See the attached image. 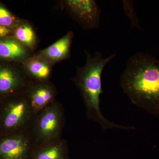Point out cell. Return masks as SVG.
<instances>
[{"label":"cell","instance_id":"6da1fadb","mask_svg":"<svg viewBox=\"0 0 159 159\" xmlns=\"http://www.w3.org/2000/svg\"><path fill=\"white\" fill-rule=\"evenodd\" d=\"M121 88L134 105L159 116V60L139 52L129 59Z\"/></svg>","mask_w":159,"mask_h":159},{"label":"cell","instance_id":"7a4b0ae2","mask_svg":"<svg viewBox=\"0 0 159 159\" xmlns=\"http://www.w3.org/2000/svg\"><path fill=\"white\" fill-rule=\"evenodd\" d=\"M85 53L87 56L85 65L77 67V74L72 80L80 91L86 109L88 119L97 122L103 130L112 128L134 129L132 126L118 125L109 121L100 110V97L103 93L101 80L102 71L107 65L116 57V54L103 57L99 51L93 55L86 50Z\"/></svg>","mask_w":159,"mask_h":159},{"label":"cell","instance_id":"3957f363","mask_svg":"<svg viewBox=\"0 0 159 159\" xmlns=\"http://www.w3.org/2000/svg\"><path fill=\"white\" fill-rule=\"evenodd\" d=\"M25 93L0 99V136L31 130L36 116Z\"/></svg>","mask_w":159,"mask_h":159},{"label":"cell","instance_id":"277c9868","mask_svg":"<svg viewBox=\"0 0 159 159\" xmlns=\"http://www.w3.org/2000/svg\"><path fill=\"white\" fill-rule=\"evenodd\" d=\"M64 113L62 106L56 100L36 115L31 132L36 146L60 139Z\"/></svg>","mask_w":159,"mask_h":159},{"label":"cell","instance_id":"5b68a950","mask_svg":"<svg viewBox=\"0 0 159 159\" xmlns=\"http://www.w3.org/2000/svg\"><path fill=\"white\" fill-rule=\"evenodd\" d=\"M36 147L31 129L0 136V159H31Z\"/></svg>","mask_w":159,"mask_h":159},{"label":"cell","instance_id":"8992f818","mask_svg":"<svg viewBox=\"0 0 159 159\" xmlns=\"http://www.w3.org/2000/svg\"><path fill=\"white\" fill-rule=\"evenodd\" d=\"M32 81L22 64L16 66L0 65V99L25 93Z\"/></svg>","mask_w":159,"mask_h":159},{"label":"cell","instance_id":"52a82bcc","mask_svg":"<svg viewBox=\"0 0 159 159\" xmlns=\"http://www.w3.org/2000/svg\"><path fill=\"white\" fill-rule=\"evenodd\" d=\"M66 9L83 28L97 29L99 27L101 10L94 0H67Z\"/></svg>","mask_w":159,"mask_h":159},{"label":"cell","instance_id":"ba28073f","mask_svg":"<svg viewBox=\"0 0 159 159\" xmlns=\"http://www.w3.org/2000/svg\"><path fill=\"white\" fill-rule=\"evenodd\" d=\"M25 93L31 107L37 115L56 100L57 91L50 81H32Z\"/></svg>","mask_w":159,"mask_h":159},{"label":"cell","instance_id":"9c48e42d","mask_svg":"<svg viewBox=\"0 0 159 159\" xmlns=\"http://www.w3.org/2000/svg\"><path fill=\"white\" fill-rule=\"evenodd\" d=\"M74 36L73 31H69L54 43L35 54L53 65L56 63L69 59L70 57L71 47Z\"/></svg>","mask_w":159,"mask_h":159},{"label":"cell","instance_id":"30bf717a","mask_svg":"<svg viewBox=\"0 0 159 159\" xmlns=\"http://www.w3.org/2000/svg\"><path fill=\"white\" fill-rule=\"evenodd\" d=\"M33 51L24 47L14 37L0 39V58L24 63L34 55Z\"/></svg>","mask_w":159,"mask_h":159},{"label":"cell","instance_id":"8fae6325","mask_svg":"<svg viewBox=\"0 0 159 159\" xmlns=\"http://www.w3.org/2000/svg\"><path fill=\"white\" fill-rule=\"evenodd\" d=\"M23 66L26 74L33 81H50L54 65L42 57L34 54Z\"/></svg>","mask_w":159,"mask_h":159},{"label":"cell","instance_id":"7c38bea8","mask_svg":"<svg viewBox=\"0 0 159 159\" xmlns=\"http://www.w3.org/2000/svg\"><path fill=\"white\" fill-rule=\"evenodd\" d=\"M31 159H68L66 142L60 138L36 146Z\"/></svg>","mask_w":159,"mask_h":159},{"label":"cell","instance_id":"4fadbf2b","mask_svg":"<svg viewBox=\"0 0 159 159\" xmlns=\"http://www.w3.org/2000/svg\"><path fill=\"white\" fill-rule=\"evenodd\" d=\"M13 37L24 47L34 52L38 45L37 36L31 24L21 20L13 29Z\"/></svg>","mask_w":159,"mask_h":159},{"label":"cell","instance_id":"5bb4252c","mask_svg":"<svg viewBox=\"0 0 159 159\" xmlns=\"http://www.w3.org/2000/svg\"><path fill=\"white\" fill-rule=\"evenodd\" d=\"M21 20H18L5 7L0 6V25L13 29L19 25Z\"/></svg>","mask_w":159,"mask_h":159},{"label":"cell","instance_id":"9a60e30c","mask_svg":"<svg viewBox=\"0 0 159 159\" xmlns=\"http://www.w3.org/2000/svg\"><path fill=\"white\" fill-rule=\"evenodd\" d=\"M122 3L125 13L130 19L132 24L131 27H136L138 29H141L139 19L137 17L135 9H134L132 2H131L129 1H124Z\"/></svg>","mask_w":159,"mask_h":159},{"label":"cell","instance_id":"2e32d148","mask_svg":"<svg viewBox=\"0 0 159 159\" xmlns=\"http://www.w3.org/2000/svg\"><path fill=\"white\" fill-rule=\"evenodd\" d=\"M12 29L0 25V39L8 37L12 34Z\"/></svg>","mask_w":159,"mask_h":159}]
</instances>
